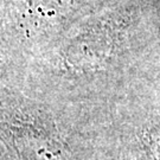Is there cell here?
<instances>
[{
  "label": "cell",
  "instance_id": "cell-1",
  "mask_svg": "<svg viewBox=\"0 0 160 160\" xmlns=\"http://www.w3.org/2000/svg\"><path fill=\"white\" fill-rule=\"evenodd\" d=\"M31 55L14 25L5 0H0V84L23 89Z\"/></svg>",
  "mask_w": 160,
  "mask_h": 160
},
{
  "label": "cell",
  "instance_id": "cell-2",
  "mask_svg": "<svg viewBox=\"0 0 160 160\" xmlns=\"http://www.w3.org/2000/svg\"><path fill=\"white\" fill-rule=\"evenodd\" d=\"M148 152L151 160H160V133L153 134L148 141Z\"/></svg>",
  "mask_w": 160,
  "mask_h": 160
}]
</instances>
